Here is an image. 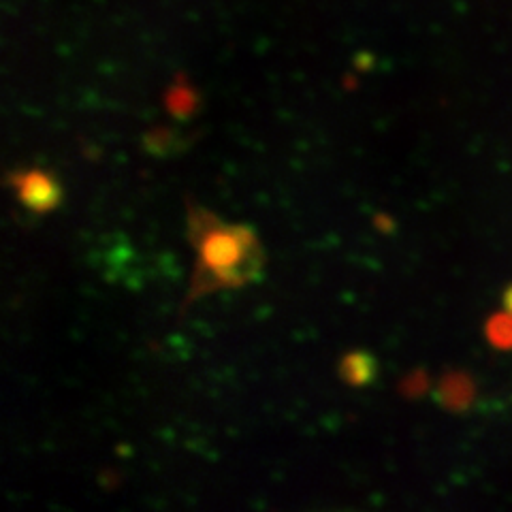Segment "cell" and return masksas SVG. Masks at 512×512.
<instances>
[{
    "instance_id": "7a4b0ae2",
    "label": "cell",
    "mask_w": 512,
    "mask_h": 512,
    "mask_svg": "<svg viewBox=\"0 0 512 512\" xmlns=\"http://www.w3.org/2000/svg\"><path fill=\"white\" fill-rule=\"evenodd\" d=\"M9 186L18 201L35 214H47L58 207L62 199L60 184L45 169H18L9 175Z\"/></svg>"
},
{
    "instance_id": "6da1fadb",
    "label": "cell",
    "mask_w": 512,
    "mask_h": 512,
    "mask_svg": "<svg viewBox=\"0 0 512 512\" xmlns=\"http://www.w3.org/2000/svg\"><path fill=\"white\" fill-rule=\"evenodd\" d=\"M186 233L197 261L182 308L197 299L256 282L265 267V250L248 224H231L197 203L186 205Z\"/></svg>"
},
{
    "instance_id": "3957f363",
    "label": "cell",
    "mask_w": 512,
    "mask_h": 512,
    "mask_svg": "<svg viewBox=\"0 0 512 512\" xmlns=\"http://www.w3.org/2000/svg\"><path fill=\"white\" fill-rule=\"evenodd\" d=\"M376 370V359L370 352L363 350L348 352L340 361V378L350 384V387H365V384H370L376 376Z\"/></svg>"
}]
</instances>
